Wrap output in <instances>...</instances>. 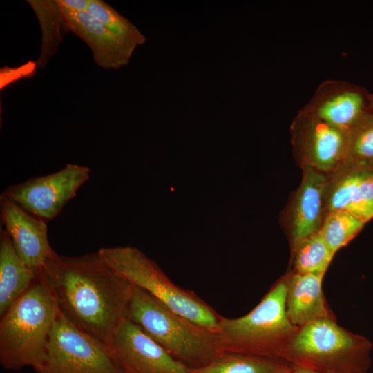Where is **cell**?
<instances>
[{"mask_svg":"<svg viewBox=\"0 0 373 373\" xmlns=\"http://www.w3.org/2000/svg\"><path fill=\"white\" fill-rule=\"evenodd\" d=\"M90 169L68 164L59 171L8 186L3 195L32 215L46 221L53 220L90 176Z\"/></svg>","mask_w":373,"mask_h":373,"instance_id":"obj_8","label":"cell"},{"mask_svg":"<svg viewBox=\"0 0 373 373\" xmlns=\"http://www.w3.org/2000/svg\"><path fill=\"white\" fill-rule=\"evenodd\" d=\"M365 224L348 211L335 210L327 213L319 231L329 247L336 252L352 240Z\"/></svg>","mask_w":373,"mask_h":373,"instance_id":"obj_22","label":"cell"},{"mask_svg":"<svg viewBox=\"0 0 373 373\" xmlns=\"http://www.w3.org/2000/svg\"><path fill=\"white\" fill-rule=\"evenodd\" d=\"M62 8L73 12L87 11L90 0H57Z\"/></svg>","mask_w":373,"mask_h":373,"instance_id":"obj_24","label":"cell"},{"mask_svg":"<svg viewBox=\"0 0 373 373\" xmlns=\"http://www.w3.org/2000/svg\"><path fill=\"white\" fill-rule=\"evenodd\" d=\"M42 271L61 314L107 345L128 318L133 285L113 270L98 251L77 256L57 253Z\"/></svg>","mask_w":373,"mask_h":373,"instance_id":"obj_1","label":"cell"},{"mask_svg":"<svg viewBox=\"0 0 373 373\" xmlns=\"http://www.w3.org/2000/svg\"><path fill=\"white\" fill-rule=\"evenodd\" d=\"M303 169L302 182L291 215V236L295 246L320 230L328 182L325 173L309 166Z\"/></svg>","mask_w":373,"mask_h":373,"instance_id":"obj_15","label":"cell"},{"mask_svg":"<svg viewBox=\"0 0 373 373\" xmlns=\"http://www.w3.org/2000/svg\"><path fill=\"white\" fill-rule=\"evenodd\" d=\"M38 16L43 31L41 52L37 61L44 67L56 52L62 35L68 30L57 1H28Z\"/></svg>","mask_w":373,"mask_h":373,"instance_id":"obj_19","label":"cell"},{"mask_svg":"<svg viewBox=\"0 0 373 373\" xmlns=\"http://www.w3.org/2000/svg\"><path fill=\"white\" fill-rule=\"evenodd\" d=\"M343 165L373 170V113L363 118L347 133Z\"/></svg>","mask_w":373,"mask_h":373,"instance_id":"obj_23","label":"cell"},{"mask_svg":"<svg viewBox=\"0 0 373 373\" xmlns=\"http://www.w3.org/2000/svg\"><path fill=\"white\" fill-rule=\"evenodd\" d=\"M292 367L280 358L222 352L209 364L188 373H289Z\"/></svg>","mask_w":373,"mask_h":373,"instance_id":"obj_18","label":"cell"},{"mask_svg":"<svg viewBox=\"0 0 373 373\" xmlns=\"http://www.w3.org/2000/svg\"><path fill=\"white\" fill-rule=\"evenodd\" d=\"M372 109H373V95H372Z\"/></svg>","mask_w":373,"mask_h":373,"instance_id":"obj_26","label":"cell"},{"mask_svg":"<svg viewBox=\"0 0 373 373\" xmlns=\"http://www.w3.org/2000/svg\"><path fill=\"white\" fill-rule=\"evenodd\" d=\"M97 251L113 270L132 285L144 290L173 312L217 332L222 316L193 291L175 285L140 249L113 247Z\"/></svg>","mask_w":373,"mask_h":373,"instance_id":"obj_5","label":"cell"},{"mask_svg":"<svg viewBox=\"0 0 373 373\" xmlns=\"http://www.w3.org/2000/svg\"><path fill=\"white\" fill-rule=\"evenodd\" d=\"M365 343L358 342L332 321L321 318L303 326L289 349L294 365L324 373H363Z\"/></svg>","mask_w":373,"mask_h":373,"instance_id":"obj_6","label":"cell"},{"mask_svg":"<svg viewBox=\"0 0 373 373\" xmlns=\"http://www.w3.org/2000/svg\"><path fill=\"white\" fill-rule=\"evenodd\" d=\"M321 276L296 273L287 284L286 313L294 325L326 316Z\"/></svg>","mask_w":373,"mask_h":373,"instance_id":"obj_16","label":"cell"},{"mask_svg":"<svg viewBox=\"0 0 373 373\" xmlns=\"http://www.w3.org/2000/svg\"><path fill=\"white\" fill-rule=\"evenodd\" d=\"M125 373H188L190 370L128 318L107 344Z\"/></svg>","mask_w":373,"mask_h":373,"instance_id":"obj_9","label":"cell"},{"mask_svg":"<svg viewBox=\"0 0 373 373\" xmlns=\"http://www.w3.org/2000/svg\"><path fill=\"white\" fill-rule=\"evenodd\" d=\"M37 373H125L108 345L79 329L59 312Z\"/></svg>","mask_w":373,"mask_h":373,"instance_id":"obj_7","label":"cell"},{"mask_svg":"<svg viewBox=\"0 0 373 373\" xmlns=\"http://www.w3.org/2000/svg\"><path fill=\"white\" fill-rule=\"evenodd\" d=\"M0 217L17 254L31 269L40 271L57 254L49 243L48 222L3 195L0 197Z\"/></svg>","mask_w":373,"mask_h":373,"instance_id":"obj_11","label":"cell"},{"mask_svg":"<svg viewBox=\"0 0 373 373\" xmlns=\"http://www.w3.org/2000/svg\"><path fill=\"white\" fill-rule=\"evenodd\" d=\"M59 313L55 292L42 269L26 290L1 316L0 363L8 370L41 363Z\"/></svg>","mask_w":373,"mask_h":373,"instance_id":"obj_2","label":"cell"},{"mask_svg":"<svg viewBox=\"0 0 373 373\" xmlns=\"http://www.w3.org/2000/svg\"><path fill=\"white\" fill-rule=\"evenodd\" d=\"M128 318L189 370L209 364L220 354L217 332L173 312L133 285Z\"/></svg>","mask_w":373,"mask_h":373,"instance_id":"obj_3","label":"cell"},{"mask_svg":"<svg viewBox=\"0 0 373 373\" xmlns=\"http://www.w3.org/2000/svg\"><path fill=\"white\" fill-rule=\"evenodd\" d=\"M303 111L348 133L363 118L373 113L372 95L359 86L329 84L323 86Z\"/></svg>","mask_w":373,"mask_h":373,"instance_id":"obj_12","label":"cell"},{"mask_svg":"<svg viewBox=\"0 0 373 373\" xmlns=\"http://www.w3.org/2000/svg\"><path fill=\"white\" fill-rule=\"evenodd\" d=\"M39 271L26 265L3 229L0 234V316L26 290Z\"/></svg>","mask_w":373,"mask_h":373,"instance_id":"obj_17","label":"cell"},{"mask_svg":"<svg viewBox=\"0 0 373 373\" xmlns=\"http://www.w3.org/2000/svg\"><path fill=\"white\" fill-rule=\"evenodd\" d=\"M296 247L295 267L297 273L323 276L335 252L321 232L312 234Z\"/></svg>","mask_w":373,"mask_h":373,"instance_id":"obj_20","label":"cell"},{"mask_svg":"<svg viewBox=\"0 0 373 373\" xmlns=\"http://www.w3.org/2000/svg\"><path fill=\"white\" fill-rule=\"evenodd\" d=\"M328 180L325 206L343 210L365 223L373 218V170L343 165Z\"/></svg>","mask_w":373,"mask_h":373,"instance_id":"obj_13","label":"cell"},{"mask_svg":"<svg viewBox=\"0 0 373 373\" xmlns=\"http://www.w3.org/2000/svg\"><path fill=\"white\" fill-rule=\"evenodd\" d=\"M289 373H324V372H318L315 370L306 367L294 365L293 366Z\"/></svg>","mask_w":373,"mask_h":373,"instance_id":"obj_25","label":"cell"},{"mask_svg":"<svg viewBox=\"0 0 373 373\" xmlns=\"http://www.w3.org/2000/svg\"><path fill=\"white\" fill-rule=\"evenodd\" d=\"M296 140L303 166L321 173H334L344 164L347 133L303 111L295 123Z\"/></svg>","mask_w":373,"mask_h":373,"instance_id":"obj_10","label":"cell"},{"mask_svg":"<svg viewBox=\"0 0 373 373\" xmlns=\"http://www.w3.org/2000/svg\"><path fill=\"white\" fill-rule=\"evenodd\" d=\"M59 6L68 30L87 44L97 65L119 69L128 64L136 48L117 37L88 11L73 12Z\"/></svg>","mask_w":373,"mask_h":373,"instance_id":"obj_14","label":"cell"},{"mask_svg":"<svg viewBox=\"0 0 373 373\" xmlns=\"http://www.w3.org/2000/svg\"><path fill=\"white\" fill-rule=\"evenodd\" d=\"M287 284L276 285L248 314L222 316L217 334L220 353L283 357L281 343L294 330L286 313Z\"/></svg>","mask_w":373,"mask_h":373,"instance_id":"obj_4","label":"cell"},{"mask_svg":"<svg viewBox=\"0 0 373 373\" xmlns=\"http://www.w3.org/2000/svg\"><path fill=\"white\" fill-rule=\"evenodd\" d=\"M87 11L126 44L136 48L145 43V35L128 19L105 1L90 0Z\"/></svg>","mask_w":373,"mask_h":373,"instance_id":"obj_21","label":"cell"}]
</instances>
